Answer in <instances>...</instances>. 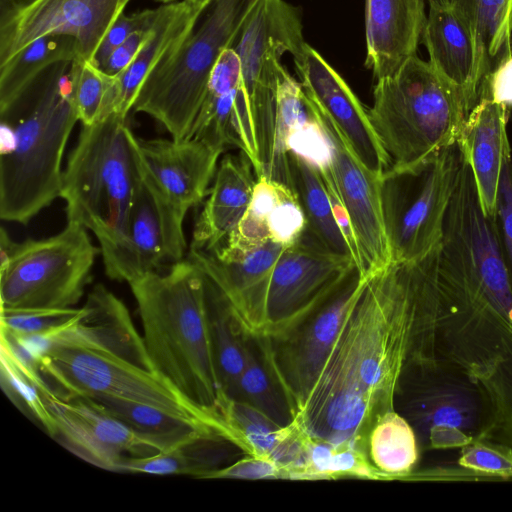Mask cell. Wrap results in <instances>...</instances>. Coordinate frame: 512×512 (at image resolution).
Returning a JSON list of instances; mask_svg holds the SVG:
<instances>
[{
    "instance_id": "cell-1",
    "label": "cell",
    "mask_w": 512,
    "mask_h": 512,
    "mask_svg": "<svg viewBox=\"0 0 512 512\" xmlns=\"http://www.w3.org/2000/svg\"><path fill=\"white\" fill-rule=\"evenodd\" d=\"M437 289L426 258L369 275L296 415L334 444L367 439L395 409L403 373L437 359Z\"/></svg>"
},
{
    "instance_id": "cell-2",
    "label": "cell",
    "mask_w": 512,
    "mask_h": 512,
    "mask_svg": "<svg viewBox=\"0 0 512 512\" xmlns=\"http://www.w3.org/2000/svg\"><path fill=\"white\" fill-rule=\"evenodd\" d=\"M128 284L154 371L225 427L218 415L225 393L213 356L203 271L186 258L164 272H150Z\"/></svg>"
},
{
    "instance_id": "cell-3",
    "label": "cell",
    "mask_w": 512,
    "mask_h": 512,
    "mask_svg": "<svg viewBox=\"0 0 512 512\" xmlns=\"http://www.w3.org/2000/svg\"><path fill=\"white\" fill-rule=\"evenodd\" d=\"M71 62L53 65L18 101L0 111V217L27 224L60 197L62 158L79 121Z\"/></svg>"
},
{
    "instance_id": "cell-4",
    "label": "cell",
    "mask_w": 512,
    "mask_h": 512,
    "mask_svg": "<svg viewBox=\"0 0 512 512\" xmlns=\"http://www.w3.org/2000/svg\"><path fill=\"white\" fill-rule=\"evenodd\" d=\"M128 118L111 114L82 129L63 171L60 197L67 222L90 230L101 255L123 240L140 181V166Z\"/></svg>"
},
{
    "instance_id": "cell-5",
    "label": "cell",
    "mask_w": 512,
    "mask_h": 512,
    "mask_svg": "<svg viewBox=\"0 0 512 512\" xmlns=\"http://www.w3.org/2000/svg\"><path fill=\"white\" fill-rule=\"evenodd\" d=\"M468 110L461 90L415 55L393 76L376 81L371 125L401 169L455 143Z\"/></svg>"
},
{
    "instance_id": "cell-6",
    "label": "cell",
    "mask_w": 512,
    "mask_h": 512,
    "mask_svg": "<svg viewBox=\"0 0 512 512\" xmlns=\"http://www.w3.org/2000/svg\"><path fill=\"white\" fill-rule=\"evenodd\" d=\"M259 0H213L200 28L164 56L150 72L134 103L174 140L190 138L212 68L233 47Z\"/></svg>"
},
{
    "instance_id": "cell-7",
    "label": "cell",
    "mask_w": 512,
    "mask_h": 512,
    "mask_svg": "<svg viewBox=\"0 0 512 512\" xmlns=\"http://www.w3.org/2000/svg\"><path fill=\"white\" fill-rule=\"evenodd\" d=\"M307 43L300 9L285 0H259L235 41L242 70V92L256 155V178L275 179L278 89L287 71L285 53L298 61Z\"/></svg>"
},
{
    "instance_id": "cell-8",
    "label": "cell",
    "mask_w": 512,
    "mask_h": 512,
    "mask_svg": "<svg viewBox=\"0 0 512 512\" xmlns=\"http://www.w3.org/2000/svg\"><path fill=\"white\" fill-rule=\"evenodd\" d=\"M0 250L1 308L6 309L74 307L100 251L87 229L76 222H67L54 236L21 243L1 228Z\"/></svg>"
},
{
    "instance_id": "cell-9",
    "label": "cell",
    "mask_w": 512,
    "mask_h": 512,
    "mask_svg": "<svg viewBox=\"0 0 512 512\" xmlns=\"http://www.w3.org/2000/svg\"><path fill=\"white\" fill-rule=\"evenodd\" d=\"M463 154L456 141L425 159L381 177V203L391 262L422 259L442 239Z\"/></svg>"
},
{
    "instance_id": "cell-10",
    "label": "cell",
    "mask_w": 512,
    "mask_h": 512,
    "mask_svg": "<svg viewBox=\"0 0 512 512\" xmlns=\"http://www.w3.org/2000/svg\"><path fill=\"white\" fill-rule=\"evenodd\" d=\"M395 410L413 427L422 450L461 448L489 436L492 412L480 384L460 366L437 358L408 368Z\"/></svg>"
},
{
    "instance_id": "cell-11",
    "label": "cell",
    "mask_w": 512,
    "mask_h": 512,
    "mask_svg": "<svg viewBox=\"0 0 512 512\" xmlns=\"http://www.w3.org/2000/svg\"><path fill=\"white\" fill-rule=\"evenodd\" d=\"M42 376L59 397H115L204 422L229 438L218 421L189 403L157 372L119 356L81 348H54L40 360Z\"/></svg>"
},
{
    "instance_id": "cell-12",
    "label": "cell",
    "mask_w": 512,
    "mask_h": 512,
    "mask_svg": "<svg viewBox=\"0 0 512 512\" xmlns=\"http://www.w3.org/2000/svg\"><path fill=\"white\" fill-rule=\"evenodd\" d=\"M368 277L355 267L341 287L288 334L254 338L293 416L301 409Z\"/></svg>"
},
{
    "instance_id": "cell-13",
    "label": "cell",
    "mask_w": 512,
    "mask_h": 512,
    "mask_svg": "<svg viewBox=\"0 0 512 512\" xmlns=\"http://www.w3.org/2000/svg\"><path fill=\"white\" fill-rule=\"evenodd\" d=\"M355 267L352 257L331 252L305 228L274 266L262 337L276 339L292 331L341 287Z\"/></svg>"
},
{
    "instance_id": "cell-14",
    "label": "cell",
    "mask_w": 512,
    "mask_h": 512,
    "mask_svg": "<svg viewBox=\"0 0 512 512\" xmlns=\"http://www.w3.org/2000/svg\"><path fill=\"white\" fill-rule=\"evenodd\" d=\"M130 0H0V65L38 38L73 37L78 58L92 62Z\"/></svg>"
},
{
    "instance_id": "cell-15",
    "label": "cell",
    "mask_w": 512,
    "mask_h": 512,
    "mask_svg": "<svg viewBox=\"0 0 512 512\" xmlns=\"http://www.w3.org/2000/svg\"><path fill=\"white\" fill-rule=\"evenodd\" d=\"M185 216L160 194L140 169L124 238L115 249L102 255L106 275L129 283L183 260Z\"/></svg>"
},
{
    "instance_id": "cell-16",
    "label": "cell",
    "mask_w": 512,
    "mask_h": 512,
    "mask_svg": "<svg viewBox=\"0 0 512 512\" xmlns=\"http://www.w3.org/2000/svg\"><path fill=\"white\" fill-rule=\"evenodd\" d=\"M310 101L330 145L329 163L318 168L332 180L352 226L360 271L370 275L391 263L382 213L381 178L357 159L337 128Z\"/></svg>"
},
{
    "instance_id": "cell-17",
    "label": "cell",
    "mask_w": 512,
    "mask_h": 512,
    "mask_svg": "<svg viewBox=\"0 0 512 512\" xmlns=\"http://www.w3.org/2000/svg\"><path fill=\"white\" fill-rule=\"evenodd\" d=\"M45 401L55 423L51 437L91 465L122 472L127 459L161 452L151 439L131 429L91 398H62L50 392Z\"/></svg>"
},
{
    "instance_id": "cell-18",
    "label": "cell",
    "mask_w": 512,
    "mask_h": 512,
    "mask_svg": "<svg viewBox=\"0 0 512 512\" xmlns=\"http://www.w3.org/2000/svg\"><path fill=\"white\" fill-rule=\"evenodd\" d=\"M80 313L51 332L14 334L39 361L54 348H81L105 352L153 370L142 336L125 304L98 284L88 294ZM12 333V332H11Z\"/></svg>"
},
{
    "instance_id": "cell-19",
    "label": "cell",
    "mask_w": 512,
    "mask_h": 512,
    "mask_svg": "<svg viewBox=\"0 0 512 512\" xmlns=\"http://www.w3.org/2000/svg\"><path fill=\"white\" fill-rule=\"evenodd\" d=\"M285 247L271 239L248 250L224 246L211 251L190 249L187 258L219 288L245 335L255 338L264 336L267 331L270 279Z\"/></svg>"
},
{
    "instance_id": "cell-20",
    "label": "cell",
    "mask_w": 512,
    "mask_h": 512,
    "mask_svg": "<svg viewBox=\"0 0 512 512\" xmlns=\"http://www.w3.org/2000/svg\"><path fill=\"white\" fill-rule=\"evenodd\" d=\"M307 96L332 122L357 159L381 178L391 166L358 97L343 77L309 44L294 62Z\"/></svg>"
},
{
    "instance_id": "cell-21",
    "label": "cell",
    "mask_w": 512,
    "mask_h": 512,
    "mask_svg": "<svg viewBox=\"0 0 512 512\" xmlns=\"http://www.w3.org/2000/svg\"><path fill=\"white\" fill-rule=\"evenodd\" d=\"M136 147L143 175L185 215L209 193L223 152L194 138H136Z\"/></svg>"
},
{
    "instance_id": "cell-22",
    "label": "cell",
    "mask_w": 512,
    "mask_h": 512,
    "mask_svg": "<svg viewBox=\"0 0 512 512\" xmlns=\"http://www.w3.org/2000/svg\"><path fill=\"white\" fill-rule=\"evenodd\" d=\"M207 8L186 0L163 4L157 8L150 35L132 63L119 75L108 76L99 119L111 114L128 118L140 89L150 72L172 49L194 31L201 14Z\"/></svg>"
},
{
    "instance_id": "cell-23",
    "label": "cell",
    "mask_w": 512,
    "mask_h": 512,
    "mask_svg": "<svg viewBox=\"0 0 512 512\" xmlns=\"http://www.w3.org/2000/svg\"><path fill=\"white\" fill-rule=\"evenodd\" d=\"M426 19L425 0H365V66L376 81L417 55Z\"/></svg>"
},
{
    "instance_id": "cell-24",
    "label": "cell",
    "mask_w": 512,
    "mask_h": 512,
    "mask_svg": "<svg viewBox=\"0 0 512 512\" xmlns=\"http://www.w3.org/2000/svg\"><path fill=\"white\" fill-rule=\"evenodd\" d=\"M509 109L494 102L485 89L465 118L457 142L472 169L485 215L492 216L505 159L511 155L507 134Z\"/></svg>"
},
{
    "instance_id": "cell-25",
    "label": "cell",
    "mask_w": 512,
    "mask_h": 512,
    "mask_svg": "<svg viewBox=\"0 0 512 512\" xmlns=\"http://www.w3.org/2000/svg\"><path fill=\"white\" fill-rule=\"evenodd\" d=\"M256 180L252 163L243 152L221 159L195 222L190 249L211 251L226 240L245 215Z\"/></svg>"
},
{
    "instance_id": "cell-26",
    "label": "cell",
    "mask_w": 512,
    "mask_h": 512,
    "mask_svg": "<svg viewBox=\"0 0 512 512\" xmlns=\"http://www.w3.org/2000/svg\"><path fill=\"white\" fill-rule=\"evenodd\" d=\"M421 42L433 68L461 90L469 113L478 101L474 44L452 5L429 4Z\"/></svg>"
},
{
    "instance_id": "cell-27",
    "label": "cell",
    "mask_w": 512,
    "mask_h": 512,
    "mask_svg": "<svg viewBox=\"0 0 512 512\" xmlns=\"http://www.w3.org/2000/svg\"><path fill=\"white\" fill-rule=\"evenodd\" d=\"M474 44V87L512 56V0H451Z\"/></svg>"
},
{
    "instance_id": "cell-28",
    "label": "cell",
    "mask_w": 512,
    "mask_h": 512,
    "mask_svg": "<svg viewBox=\"0 0 512 512\" xmlns=\"http://www.w3.org/2000/svg\"><path fill=\"white\" fill-rule=\"evenodd\" d=\"M235 445L215 429L198 432L171 450L127 459L122 472L151 475H186L204 480L226 465ZM239 448V447H238Z\"/></svg>"
},
{
    "instance_id": "cell-29",
    "label": "cell",
    "mask_w": 512,
    "mask_h": 512,
    "mask_svg": "<svg viewBox=\"0 0 512 512\" xmlns=\"http://www.w3.org/2000/svg\"><path fill=\"white\" fill-rule=\"evenodd\" d=\"M287 162L288 187L300 203L306 229L331 252L352 257L348 242L337 222L320 169L308 158L294 151L288 152Z\"/></svg>"
},
{
    "instance_id": "cell-30",
    "label": "cell",
    "mask_w": 512,
    "mask_h": 512,
    "mask_svg": "<svg viewBox=\"0 0 512 512\" xmlns=\"http://www.w3.org/2000/svg\"><path fill=\"white\" fill-rule=\"evenodd\" d=\"M204 277L207 318L216 371L223 392L234 399L246 365L248 336L241 329L225 296L205 273Z\"/></svg>"
},
{
    "instance_id": "cell-31",
    "label": "cell",
    "mask_w": 512,
    "mask_h": 512,
    "mask_svg": "<svg viewBox=\"0 0 512 512\" xmlns=\"http://www.w3.org/2000/svg\"><path fill=\"white\" fill-rule=\"evenodd\" d=\"M78 55L76 40L67 35L44 36L26 46L0 65V111L18 101L53 65L72 62Z\"/></svg>"
},
{
    "instance_id": "cell-32",
    "label": "cell",
    "mask_w": 512,
    "mask_h": 512,
    "mask_svg": "<svg viewBox=\"0 0 512 512\" xmlns=\"http://www.w3.org/2000/svg\"><path fill=\"white\" fill-rule=\"evenodd\" d=\"M342 477L389 480L387 475L371 463L366 450L354 444H333L319 440L304 431L302 449L297 459L286 469L285 479Z\"/></svg>"
},
{
    "instance_id": "cell-33",
    "label": "cell",
    "mask_w": 512,
    "mask_h": 512,
    "mask_svg": "<svg viewBox=\"0 0 512 512\" xmlns=\"http://www.w3.org/2000/svg\"><path fill=\"white\" fill-rule=\"evenodd\" d=\"M91 399L131 429L151 439L161 452L171 450L200 431L217 430L204 422L136 401L107 396Z\"/></svg>"
},
{
    "instance_id": "cell-34",
    "label": "cell",
    "mask_w": 512,
    "mask_h": 512,
    "mask_svg": "<svg viewBox=\"0 0 512 512\" xmlns=\"http://www.w3.org/2000/svg\"><path fill=\"white\" fill-rule=\"evenodd\" d=\"M420 451L413 427L395 409L381 414L368 433L369 459L389 480H406L418 464Z\"/></svg>"
},
{
    "instance_id": "cell-35",
    "label": "cell",
    "mask_w": 512,
    "mask_h": 512,
    "mask_svg": "<svg viewBox=\"0 0 512 512\" xmlns=\"http://www.w3.org/2000/svg\"><path fill=\"white\" fill-rule=\"evenodd\" d=\"M313 119L311 102L300 82L286 71L278 89L276 133H275V180L286 186L289 183L288 150L289 138Z\"/></svg>"
},
{
    "instance_id": "cell-36",
    "label": "cell",
    "mask_w": 512,
    "mask_h": 512,
    "mask_svg": "<svg viewBox=\"0 0 512 512\" xmlns=\"http://www.w3.org/2000/svg\"><path fill=\"white\" fill-rule=\"evenodd\" d=\"M244 401L281 426L294 418L288 400L276 383L261 355L248 343L246 365L241 373L235 398Z\"/></svg>"
},
{
    "instance_id": "cell-37",
    "label": "cell",
    "mask_w": 512,
    "mask_h": 512,
    "mask_svg": "<svg viewBox=\"0 0 512 512\" xmlns=\"http://www.w3.org/2000/svg\"><path fill=\"white\" fill-rule=\"evenodd\" d=\"M0 363L1 387L6 396L22 413L41 424L52 436L55 423L45 396L53 391L46 382L33 378L3 348H0Z\"/></svg>"
},
{
    "instance_id": "cell-38",
    "label": "cell",
    "mask_w": 512,
    "mask_h": 512,
    "mask_svg": "<svg viewBox=\"0 0 512 512\" xmlns=\"http://www.w3.org/2000/svg\"><path fill=\"white\" fill-rule=\"evenodd\" d=\"M69 78L79 121L82 125L94 124L106 92L104 73L92 62L77 57L71 62Z\"/></svg>"
},
{
    "instance_id": "cell-39",
    "label": "cell",
    "mask_w": 512,
    "mask_h": 512,
    "mask_svg": "<svg viewBox=\"0 0 512 512\" xmlns=\"http://www.w3.org/2000/svg\"><path fill=\"white\" fill-rule=\"evenodd\" d=\"M457 462L494 481L512 480V447L491 438L470 440L460 448Z\"/></svg>"
},
{
    "instance_id": "cell-40",
    "label": "cell",
    "mask_w": 512,
    "mask_h": 512,
    "mask_svg": "<svg viewBox=\"0 0 512 512\" xmlns=\"http://www.w3.org/2000/svg\"><path fill=\"white\" fill-rule=\"evenodd\" d=\"M267 221L272 239L285 246L294 243L306 228L305 216L296 195L277 181Z\"/></svg>"
},
{
    "instance_id": "cell-41",
    "label": "cell",
    "mask_w": 512,
    "mask_h": 512,
    "mask_svg": "<svg viewBox=\"0 0 512 512\" xmlns=\"http://www.w3.org/2000/svg\"><path fill=\"white\" fill-rule=\"evenodd\" d=\"M81 308L6 309L1 308V329L19 335L51 332L72 321Z\"/></svg>"
},
{
    "instance_id": "cell-42",
    "label": "cell",
    "mask_w": 512,
    "mask_h": 512,
    "mask_svg": "<svg viewBox=\"0 0 512 512\" xmlns=\"http://www.w3.org/2000/svg\"><path fill=\"white\" fill-rule=\"evenodd\" d=\"M491 218L512 287V155L504 161Z\"/></svg>"
},
{
    "instance_id": "cell-43",
    "label": "cell",
    "mask_w": 512,
    "mask_h": 512,
    "mask_svg": "<svg viewBox=\"0 0 512 512\" xmlns=\"http://www.w3.org/2000/svg\"><path fill=\"white\" fill-rule=\"evenodd\" d=\"M156 15L157 8L146 9L130 15L122 13L103 38L92 63L98 69H102L114 49L136 31L149 29Z\"/></svg>"
},
{
    "instance_id": "cell-44",
    "label": "cell",
    "mask_w": 512,
    "mask_h": 512,
    "mask_svg": "<svg viewBox=\"0 0 512 512\" xmlns=\"http://www.w3.org/2000/svg\"><path fill=\"white\" fill-rule=\"evenodd\" d=\"M205 479H284L282 467L266 456L248 455L209 474Z\"/></svg>"
},
{
    "instance_id": "cell-45",
    "label": "cell",
    "mask_w": 512,
    "mask_h": 512,
    "mask_svg": "<svg viewBox=\"0 0 512 512\" xmlns=\"http://www.w3.org/2000/svg\"><path fill=\"white\" fill-rule=\"evenodd\" d=\"M150 28L136 31L129 36L121 45L114 49L100 70L108 76H116L122 73L132 63L147 41L150 35Z\"/></svg>"
},
{
    "instance_id": "cell-46",
    "label": "cell",
    "mask_w": 512,
    "mask_h": 512,
    "mask_svg": "<svg viewBox=\"0 0 512 512\" xmlns=\"http://www.w3.org/2000/svg\"><path fill=\"white\" fill-rule=\"evenodd\" d=\"M481 89H485L494 102L509 110L512 108V56L503 60L483 79Z\"/></svg>"
},
{
    "instance_id": "cell-47",
    "label": "cell",
    "mask_w": 512,
    "mask_h": 512,
    "mask_svg": "<svg viewBox=\"0 0 512 512\" xmlns=\"http://www.w3.org/2000/svg\"><path fill=\"white\" fill-rule=\"evenodd\" d=\"M494 481L487 475L468 469L458 462L451 465L434 466L416 471L406 481Z\"/></svg>"
},
{
    "instance_id": "cell-48",
    "label": "cell",
    "mask_w": 512,
    "mask_h": 512,
    "mask_svg": "<svg viewBox=\"0 0 512 512\" xmlns=\"http://www.w3.org/2000/svg\"><path fill=\"white\" fill-rule=\"evenodd\" d=\"M186 1H188L189 3H191L193 5L201 6L204 8H209L213 2V0H186Z\"/></svg>"
},
{
    "instance_id": "cell-49",
    "label": "cell",
    "mask_w": 512,
    "mask_h": 512,
    "mask_svg": "<svg viewBox=\"0 0 512 512\" xmlns=\"http://www.w3.org/2000/svg\"><path fill=\"white\" fill-rule=\"evenodd\" d=\"M428 4L448 6L451 5V0H427Z\"/></svg>"
},
{
    "instance_id": "cell-50",
    "label": "cell",
    "mask_w": 512,
    "mask_h": 512,
    "mask_svg": "<svg viewBox=\"0 0 512 512\" xmlns=\"http://www.w3.org/2000/svg\"><path fill=\"white\" fill-rule=\"evenodd\" d=\"M154 1L160 2V3H163V4H167V3L175 2L176 0H154Z\"/></svg>"
}]
</instances>
